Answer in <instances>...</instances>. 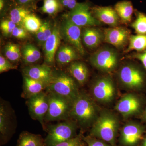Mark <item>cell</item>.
<instances>
[{"mask_svg": "<svg viewBox=\"0 0 146 146\" xmlns=\"http://www.w3.org/2000/svg\"><path fill=\"white\" fill-rule=\"evenodd\" d=\"M100 112L92 97L80 92L73 102L70 117L82 128H87L92 126Z\"/></svg>", "mask_w": 146, "mask_h": 146, "instance_id": "1", "label": "cell"}, {"mask_svg": "<svg viewBox=\"0 0 146 146\" xmlns=\"http://www.w3.org/2000/svg\"><path fill=\"white\" fill-rule=\"evenodd\" d=\"M119 127V121L116 115L108 110H103L91 126L89 135L112 146H117Z\"/></svg>", "mask_w": 146, "mask_h": 146, "instance_id": "2", "label": "cell"}, {"mask_svg": "<svg viewBox=\"0 0 146 146\" xmlns=\"http://www.w3.org/2000/svg\"><path fill=\"white\" fill-rule=\"evenodd\" d=\"M118 81L123 88L131 91H141L146 86V72L134 63L123 65L118 72Z\"/></svg>", "mask_w": 146, "mask_h": 146, "instance_id": "3", "label": "cell"}, {"mask_svg": "<svg viewBox=\"0 0 146 146\" xmlns=\"http://www.w3.org/2000/svg\"><path fill=\"white\" fill-rule=\"evenodd\" d=\"M76 81L66 73L62 71L54 72L52 79L46 89L47 93L57 94L73 102L80 92Z\"/></svg>", "mask_w": 146, "mask_h": 146, "instance_id": "4", "label": "cell"}, {"mask_svg": "<svg viewBox=\"0 0 146 146\" xmlns=\"http://www.w3.org/2000/svg\"><path fill=\"white\" fill-rule=\"evenodd\" d=\"M75 121H67L50 126L44 139L45 146H54L77 136L78 126Z\"/></svg>", "mask_w": 146, "mask_h": 146, "instance_id": "5", "label": "cell"}, {"mask_svg": "<svg viewBox=\"0 0 146 146\" xmlns=\"http://www.w3.org/2000/svg\"><path fill=\"white\" fill-rule=\"evenodd\" d=\"M119 53L115 49L104 47L91 55L90 62L97 70L106 73L112 72L117 68Z\"/></svg>", "mask_w": 146, "mask_h": 146, "instance_id": "6", "label": "cell"}, {"mask_svg": "<svg viewBox=\"0 0 146 146\" xmlns=\"http://www.w3.org/2000/svg\"><path fill=\"white\" fill-rule=\"evenodd\" d=\"M116 86L110 76H103L94 80L91 84V97L94 100L103 104L112 102L116 96Z\"/></svg>", "mask_w": 146, "mask_h": 146, "instance_id": "7", "label": "cell"}, {"mask_svg": "<svg viewBox=\"0 0 146 146\" xmlns=\"http://www.w3.org/2000/svg\"><path fill=\"white\" fill-rule=\"evenodd\" d=\"M47 93L48 96L49 107L45 121L68 120L70 117L72 102L57 94Z\"/></svg>", "mask_w": 146, "mask_h": 146, "instance_id": "8", "label": "cell"}, {"mask_svg": "<svg viewBox=\"0 0 146 146\" xmlns=\"http://www.w3.org/2000/svg\"><path fill=\"white\" fill-rule=\"evenodd\" d=\"M145 101L140 96L134 93H128L123 96L115 106L116 111L126 119L142 114Z\"/></svg>", "mask_w": 146, "mask_h": 146, "instance_id": "9", "label": "cell"}, {"mask_svg": "<svg viewBox=\"0 0 146 146\" xmlns=\"http://www.w3.org/2000/svg\"><path fill=\"white\" fill-rule=\"evenodd\" d=\"M146 133L145 126L137 122H129L120 129L118 141L121 146H139Z\"/></svg>", "mask_w": 146, "mask_h": 146, "instance_id": "10", "label": "cell"}, {"mask_svg": "<svg viewBox=\"0 0 146 146\" xmlns=\"http://www.w3.org/2000/svg\"><path fill=\"white\" fill-rule=\"evenodd\" d=\"M81 29L71 22L65 15L59 27L61 38L75 48L80 54L84 55L85 54V50L82 40Z\"/></svg>", "mask_w": 146, "mask_h": 146, "instance_id": "11", "label": "cell"}, {"mask_svg": "<svg viewBox=\"0 0 146 146\" xmlns=\"http://www.w3.org/2000/svg\"><path fill=\"white\" fill-rule=\"evenodd\" d=\"M65 16L81 28L94 27L101 25V23L94 17L89 5L86 3H78L75 7Z\"/></svg>", "mask_w": 146, "mask_h": 146, "instance_id": "12", "label": "cell"}, {"mask_svg": "<svg viewBox=\"0 0 146 146\" xmlns=\"http://www.w3.org/2000/svg\"><path fill=\"white\" fill-rule=\"evenodd\" d=\"M27 105L31 117L39 121L46 130L44 121L49 107L48 93L43 91L30 97L27 101Z\"/></svg>", "mask_w": 146, "mask_h": 146, "instance_id": "13", "label": "cell"}, {"mask_svg": "<svg viewBox=\"0 0 146 146\" xmlns=\"http://www.w3.org/2000/svg\"><path fill=\"white\" fill-rule=\"evenodd\" d=\"M104 42L112 45L118 49H122L129 43L130 32L123 27H111L104 31Z\"/></svg>", "mask_w": 146, "mask_h": 146, "instance_id": "14", "label": "cell"}, {"mask_svg": "<svg viewBox=\"0 0 146 146\" xmlns=\"http://www.w3.org/2000/svg\"><path fill=\"white\" fill-rule=\"evenodd\" d=\"M61 39L59 27L56 25L53 27L52 33L44 45L45 61L46 65L50 66L54 63Z\"/></svg>", "mask_w": 146, "mask_h": 146, "instance_id": "15", "label": "cell"}, {"mask_svg": "<svg viewBox=\"0 0 146 146\" xmlns=\"http://www.w3.org/2000/svg\"><path fill=\"white\" fill-rule=\"evenodd\" d=\"M23 75L48 84L53 77L54 72L50 66L42 65H29L22 70Z\"/></svg>", "mask_w": 146, "mask_h": 146, "instance_id": "16", "label": "cell"}, {"mask_svg": "<svg viewBox=\"0 0 146 146\" xmlns=\"http://www.w3.org/2000/svg\"><path fill=\"white\" fill-rule=\"evenodd\" d=\"M92 13L101 23L111 27L117 26L119 17L115 9L110 6H96L92 9Z\"/></svg>", "mask_w": 146, "mask_h": 146, "instance_id": "17", "label": "cell"}, {"mask_svg": "<svg viewBox=\"0 0 146 146\" xmlns=\"http://www.w3.org/2000/svg\"><path fill=\"white\" fill-rule=\"evenodd\" d=\"M82 40L85 47L89 49L95 48L104 41V32L94 27L84 28L82 31Z\"/></svg>", "mask_w": 146, "mask_h": 146, "instance_id": "18", "label": "cell"}, {"mask_svg": "<svg viewBox=\"0 0 146 146\" xmlns=\"http://www.w3.org/2000/svg\"><path fill=\"white\" fill-rule=\"evenodd\" d=\"M9 114L5 105L1 103L0 106V134L1 145L9 141L13 134L10 124Z\"/></svg>", "mask_w": 146, "mask_h": 146, "instance_id": "19", "label": "cell"}, {"mask_svg": "<svg viewBox=\"0 0 146 146\" xmlns=\"http://www.w3.org/2000/svg\"><path fill=\"white\" fill-rule=\"evenodd\" d=\"M80 54L71 45H64L59 47L55 56V60L58 64L67 65L80 58Z\"/></svg>", "mask_w": 146, "mask_h": 146, "instance_id": "20", "label": "cell"}, {"mask_svg": "<svg viewBox=\"0 0 146 146\" xmlns=\"http://www.w3.org/2000/svg\"><path fill=\"white\" fill-rule=\"evenodd\" d=\"M68 70L71 76L80 85H83L88 80L89 71L83 62L75 61L70 63Z\"/></svg>", "mask_w": 146, "mask_h": 146, "instance_id": "21", "label": "cell"}, {"mask_svg": "<svg viewBox=\"0 0 146 146\" xmlns=\"http://www.w3.org/2000/svg\"><path fill=\"white\" fill-rule=\"evenodd\" d=\"M48 84L23 75V95L28 99L46 89Z\"/></svg>", "mask_w": 146, "mask_h": 146, "instance_id": "22", "label": "cell"}, {"mask_svg": "<svg viewBox=\"0 0 146 146\" xmlns=\"http://www.w3.org/2000/svg\"><path fill=\"white\" fill-rule=\"evenodd\" d=\"M118 16L123 22L129 23L131 22L133 13V5L129 1H123L116 3L114 7Z\"/></svg>", "mask_w": 146, "mask_h": 146, "instance_id": "23", "label": "cell"}, {"mask_svg": "<svg viewBox=\"0 0 146 146\" xmlns=\"http://www.w3.org/2000/svg\"><path fill=\"white\" fill-rule=\"evenodd\" d=\"M17 146H45L44 140L41 135L24 131L19 136Z\"/></svg>", "mask_w": 146, "mask_h": 146, "instance_id": "24", "label": "cell"}, {"mask_svg": "<svg viewBox=\"0 0 146 146\" xmlns=\"http://www.w3.org/2000/svg\"><path fill=\"white\" fill-rule=\"evenodd\" d=\"M21 53L24 63L27 64L35 63L41 57L40 51L35 46L31 44L24 45L21 49Z\"/></svg>", "mask_w": 146, "mask_h": 146, "instance_id": "25", "label": "cell"}, {"mask_svg": "<svg viewBox=\"0 0 146 146\" xmlns=\"http://www.w3.org/2000/svg\"><path fill=\"white\" fill-rule=\"evenodd\" d=\"M129 45L126 52L131 51L142 52L146 50V34L131 35L129 41Z\"/></svg>", "mask_w": 146, "mask_h": 146, "instance_id": "26", "label": "cell"}, {"mask_svg": "<svg viewBox=\"0 0 146 146\" xmlns=\"http://www.w3.org/2000/svg\"><path fill=\"white\" fill-rule=\"evenodd\" d=\"M42 23L36 15L30 13L24 19L22 27L28 32L36 33L42 26Z\"/></svg>", "mask_w": 146, "mask_h": 146, "instance_id": "27", "label": "cell"}, {"mask_svg": "<svg viewBox=\"0 0 146 146\" xmlns=\"http://www.w3.org/2000/svg\"><path fill=\"white\" fill-rule=\"evenodd\" d=\"M30 13V11L26 7L23 6L15 7L10 11L9 20L17 26H22L24 19Z\"/></svg>", "mask_w": 146, "mask_h": 146, "instance_id": "28", "label": "cell"}, {"mask_svg": "<svg viewBox=\"0 0 146 146\" xmlns=\"http://www.w3.org/2000/svg\"><path fill=\"white\" fill-rule=\"evenodd\" d=\"M53 29L51 24L49 22L46 21L42 23L38 31L35 33V37L37 43L40 46L44 44L52 32Z\"/></svg>", "mask_w": 146, "mask_h": 146, "instance_id": "29", "label": "cell"}, {"mask_svg": "<svg viewBox=\"0 0 146 146\" xmlns=\"http://www.w3.org/2000/svg\"><path fill=\"white\" fill-rule=\"evenodd\" d=\"M4 52L5 57L11 62H18L22 56L21 48L17 44L8 43L5 47Z\"/></svg>", "mask_w": 146, "mask_h": 146, "instance_id": "30", "label": "cell"}, {"mask_svg": "<svg viewBox=\"0 0 146 146\" xmlns=\"http://www.w3.org/2000/svg\"><path fill=\"white\" fill-rule=\"evenodd\" d=\"M62 7L59 0H44L42 10L43 13L54 16L62 10Z\"/></svg>", "mask_w": 146, "mask_h": 146, "instance_id": "31", "label": "cell"}, {"mask_svg": "<svg viewBox=\"0 0 146 146\" xmlns=\"http://www.w3.org/2000/svg\"><path fill=\"white\" fill-rule=\"evenodd\" d=\"M131 27L137 34H146V14L138 11L136 20L131 24Z\"/></svg>", "mask_w": 146, "mask_h": 146, "instance_id": "32", "label": "cell"}, {"mask_svg": "<svg viewBox=\"0 0 146 146\" xmlns=\"http://www.w3.org/2000/svg\"><path fill=\"white\" fill-rule=\"evenodd\" d=\"M17 26V25L10 20H4L1 22L0 25L3 35L6 37L11 35L13 29Z\"/></svg>", "mask_w": 146, "mask_h": 146, "instance_id": "33", "label": "cell"}, {"mask_svg": "<svg viewBox=\"0 0 146 146\" xmlns=\"http://www.w3.org/2000/svg\"><path fill=\"white\" fill-rule=\"evenodd\" d=\"M81 133L82 139L86 143L87 146H112L107 142L101 139L90 135L85 136Z\"/></svg>", "mask_w": 146, "mask_h": 146, "instance_id": "34", "label": "cell"}, {"mask_svg": "<svg viewBox=\"0 0 146 146\" xmlns=\"http://www.w3.org/2000/svg\"><path fill=\"white\" fill-rule=\"evenodd\" d=\"M54 146H87L82 137L81 133L68 141L59 143Z\"/></svg>", "mask_w": 146, "mask_h": 146, "instance_id": "35", "label": "cell"}, {"mask_svg": "<svg viewBox=\"0 0 146 146\" xmlns=\"http://www.w3.org/2000/svg\"><path fill=\"white\" fill-rule=\"evenodd\" d=\"M17 66L13 65L8 59L1 54L0 56V73L8 72L10 70L17 69Z\"/></svg>", "mask_w": 146, "mask_h": 146, "instance_id": "36", "label": "cell"}, {"mask_svg": "<svg viewBox=\"0 0 146 146\" xmlns=\"http://www.w3.org/2000/svg\"><path fill=\"white\" fill-rule=\"evenodd\" d=\"M28 32L23 27H16L12 32V35L13 37L18 39L23 40L28 37Z\"/></svg>", "mask_w": 146, "mask_h": 146, "instance_id": "37", "label": "cell"}, {"mask_svg": "<svg viewBox=\"0 0 146 146\" xmlns=\"http://www.w3.org/2000/svg\"><path fill=\"white\" fill-rule=\"evenodd\" d=\"M133 57L141 61L146 72V50L142 52L136 53L133 55Z\"/></svg>", "mask_w": 146, "mask_h": 146, "instance_id": "38", "label": "cell"}, {"mask_svg": "<svg viewBox=\"0 0 146 146\" xmlns=\"http://www.w3.org/2000/svg\"><path fill=\"white\" fill-rule=\"evenodd\" d=\"M59 1L63 7L70 10L74 8L78 3L76 0H59Z\"/></svg>", "mask_w": 146, "mask_h": 146, "instance_id": "39", "label": "cell"}, {"mask_svg": "<svg viewBox=\"0 0 146 146\" xmlns=\"http://www.w3.org/2000/svg\"><path fill=\"white\" fill-rule=\"evenodd\" d=\"M15 1L18 4L26 7V6L31 5L33 3H34L36 0H15Z\"/></svg>", "mask_w": 146, "mask_h": 146, "instance_id": "40", "label": "cell"}, {"mask_svg": "<svg viewBox=\"0 0 146 146\" xmlns=\"http://www.w3.org/2000/svg\"><path fill=\"white\" fill-rule=\"evenodd\" d=\"M141 117L143 121L146 123V107L144 108L143 111L142 112Z\"/></svg>", "mask_w": 146, "mask_h": 146, "instance_id": "41", "label": "cell"}, {"mask_svg": "<svg viewBox=\"0 0 146 146\" xmlns=\"http://www.w3.org/2000/svg\"><path fill=\"white\" fill-rule=\"evenodd\" d=\"M139 146H146V133Z\"/></svg>", "mask_w": 146, "mask_h": 146, "instance_id": "42", "label": "cell"}, {"mask_svg": "<svg viewBox=\"0 0 146 146\" xmlns=\"http://www.w3.org/2000/svg\"><path fill=\"white\" fill-rule=\"evenodd\" d=\"M5 2L4 0H0V11H2L4 7L5 6Z\"/></svg>", "mask_w": 146, "mask_h": 146, "instance_id": "43", "label": "cell"}]
</instances>
